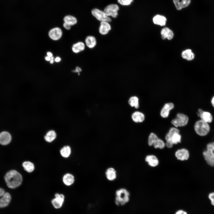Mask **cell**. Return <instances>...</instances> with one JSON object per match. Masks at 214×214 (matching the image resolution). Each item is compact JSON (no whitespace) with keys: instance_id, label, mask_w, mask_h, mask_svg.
<instances>
[{"instance_id":"6da1fadb","label":"cell","mask_w":214,"mask_h":214,"mask_svg":"<svg viewBox=\"0 0 214 214\" xmlns=\"http://www.w3.org/2000/svg\"><path fill=\"white\" fill-rule=\"evenodd\" d=\"M4 180L9 188L14 189L21 185L23 178L22 175L18 171L15 170H11L6 173Z\"/></svg>"},{"instance_id":"7a4b0ae2","label":"cell","mask_w":214,"mask_h":214,"mask_svg":"<svg viewBox=\"0 0 214 214\" xmlns=\"http://www.w3.org/2000/svg\"><path fill=\"white\" fill-rule=\"evenodd\" d=\"M180 131L175 128H171L165 137L166 141V146L168 148H171L173 144L180 143L181 136Z\"/></svg>"},{"instance_id":"3957f363","label":"cell","mask_w":214,"mask_h":214,"mask_svg":"<svg viewBox=\"0 0 214 214\" xmlns=\"http://www.w3.org/2000/svg\"><path fill=\"white\" fill-rule=\"evenodd\" d=\"M115 203L118 206L123 205L129 200L130 193L124 188H121L116 192Z\"/></svg>"},{"instance_id":"277c9868","label":"cell","mask_w":214,"mask_h":214,"mask_svg":"<svg viewBox=\"0 0 214 214\" xmlns=\"http://www.w3.org/2000/svg\"><path fill=\"white\" fill-rule=\"evenodd\" d=\"M207 148L203 153L204 158L209 165L214 166V142L207 144Z\"/></svg>"},{"instance_id":"5b68a950","label":"cell","mask_w":214,"mask_h":214,"mask_svg":"<svg viewBox=\"0 0 214 214\" xmlns=\"http://www.w3.org/2000/svg\"><path fill=\"white\" fill-rule=\"evenodd\" d=\"M194 129L196 132L200 136H205L209 132L210 127L208 123L202 120L197 121L194 126Z\"/></svg>"},{"instance_id":"8992f818","label":"cell","mask_w":214,"mask_h":214,"mask_svg":"<svg viewBox=\"0 0 214 214\" xmlns=\"http://www.w3.org/2000/svg\"><path fill=\"white\" fill-rule=\"evenodd\" d=\"M188 121V117L183 114L179 113L177 117L171 121V124L176 127H182L186 125Z\"/></svg>"},{"instance_id":"52a82bcc","label":"cell","mask_w":214,"mask_h":214,"mask_svg":"<svg viewBox=\"0 0 214 214\" xmlns=\"http://www.w3.org/2000/svg\"><path fill=\"white\" fill-rule=\"evenodd\" d=\"M11 196L7 192H5L2 188H0V208L7 207L11 200Z\"/></svg>"},{"instance_id":"ba28073f","label":"cell","mask_w":214,"mask_h":214,"mask_svg":"<svg viewBox=\"0 0 214 214\" xmlns=\"http://www.w3.org/2000/svg\"><path fill=\"white\" fill-rule=\"evenodd\" d=\"M92 14L97 20L100 21H111L110 18L108 16L104 11L97 9H94L92 11Z\"/></svg>"},{"instance_id":"9c48e42d","label":"cell","mask_w":214,"mask_h":214,"mask_svg":"<svg viewBox=\"0 0 214 214\" xmlns=\"http://www.w3.org/2000/svg\"><path fill=\"white\" fill-rule=\"evenodd\" d=\"M119 6L116 4H111L108 5L104 9V12L108 17L111 16L116 18L118 15Z\"/></svg>"},{"instance_id":"30bf717a","label":"cell","mask_w":214,"mask_h":214,"mask_svg":"<svg viewBox=\"0 0 214 214\" xmlns=\"http://www.w3.org/2000/svg\"><path fill=\"white\" fill-rule=\"evenodd\" d=\"M55 198L52 199L51 202L53 207L56 209H59L62 206L64 200V196L62 194L56 193Z\"/></svg>"},{"instance_id":"8fae6325","label":"cell","mask_w":214,"mask_h":214,"mask_svg":"<svg viewBox=\"0 0 214 214\" xmlns=\"http://www.w3.org/2000/svg\"><path fill=\"white\" fill-rule=\"evenodd\" d=\"M175 155L177 159L181 161L187 160L189 157L188 150L185 148L178 149L175 152Z\"/></svg>"},{"instance_id":"7c38bea8","label":"cell","mask_w":214,"mask_h":214,"mask_svg":"<svg viewBox=\"0 0 214 214\" xmlns=\"http://www.w3.org/2000/svg\"><path fill=\"white\" fill-rule=\"evenodd\" d=\"M62 30L59 27H55L51 29L48 32L50 38L54 40H59L62 36Z\"/></svg>"},{"instance_id":"4fadbf2b","label":"cell","mask_w":214,"mask_h":214,"mask_svg":"<svg viewBox=\"0 0 214 214\" xmlns=\"http://www.w3.org/2000/svg\"><path fill=\"white\" fill-rule=\"evenodd\" d=\"M12 137L9 133L3 131L0 133V144L2 145H7L10 143Z\"/></svg>"},{"instance_id":"5bb4252c","label":"cell","mask_w":214,"mask_h":214,"mask_svg":"<svg viewBox=\"0 0 214 214\" xmlns=\"http://www.w3.org/2000/svg\"><path fill=\"white\" fill-rule=\"evenodd\" d=\"M111 29V27L109 22L107 21H101L99 29L100 34L105 35L108 34Z\"/></svg>"},{"instance_id":"9a60e30c","label":"cell","mask_w":214,"mask_h":214,"mask_svg":"<svg viewBox=\"0 0 214 214\" xmlns=\"http://www.w3.org/2000/svg\"><path fill=\"white\" fill-rule=\"evenodd\" d=\"M174 108V105L171 103L165 104L162 108L160 113L161 116L163 118L168 117L170 111Z\"/></svg>"},{"instance_id":"2e32d148","label":"cell","mask_w":214,"mask_h":214,"mask_svg":"<svg viewBox=\"0 0 214 214\" xmlns=\"http://www.w3.org/2000/svg\"><path fill=\"white\" fill-rule=\"evenodd\" d=\"M174 4L178 10H181L182 8L188 6L191 2V0H173Z\"/></svg>"},{"instance_id":"e0dca14e","label":"cell","mask_w":214,"mask_h":214,"mask_svg":"<svg viewBox=\"0 0 214 214\" xmlns=\"http://www.w3.org/2000/svg\"><path fill=\"white\" fill-rule=\"evenodd\" d=\"M145 160L150 166L152 167L157 166L159 163V161L155 155H153L147 156L145 158Z\"/></svg>"},{"instance_id":"ac0fdd59","label":"cell","mask_w":214,"mask_h":214,"mask_svg":"<svg viewBox=\"0 0 214 214\" xmlns=\"http://www.w3.org/2000/svg\"><path fill=\"white\" fill-rule=\"evenodd\" d=\"M105 175L106 178L109 181H112L114 180L117 178L116 171L112 167L108 168L105 172Z\"/></svg>"},{"instance_id":"d6986e66","label":"cell","mask_w":214,"mask_h":214,"mask_svg":"<svg viewBox=\"0 0 214 214\" xmlns=\"http://www.w3.org/2000/svg\"><path fill=\"white\" fill-rule=\"evenodd\" d=\"M153 21L155 24L161 26H164L166 24V18L163 16L157 15L153 18Z\"/></svg>"},{"instance_id":"ffe728a7","label":"cell","mask_w":214,"mask_h":214,"mask_svg":"<svg viewBox=\"0 0 214 214\" xmlns=\"http://www.w3.org/2000/svg\"><path fill=\"white\" fill-rule=\"evenodd\" d=\"M162 38L163 39L167 38L169 40H171L174 37L173 32L169 28L165 27L162 29L161 32Z\"/></svg>"},{"instance_id":"44dd1931","label":"cell","mask_w":214,"mask_h":214,"mask_svg":"<svg viewBox=\"0 0 214 214\" xmlns=\"http://www.w3.org/2000/svg\"><path fill=\"white\" fill-rule=\"evenodd\" d=\"M131 118L135 122H141L144 120L145 116L142 113L137 111L133 113Z\"/></svg>"},{"instance_id":"7402d4cb","label":"cell","mask_w":214,"mask_h":214,"mask_svg":"<svg viewBox=\"0 0 214 214\" xmlns=\"http://www.w3.org/2000/svg\"><path fill=\"white\" fill-rule=\"evenodd\" d=\"M86 45L89 48H94L97 44L96 38L93 36H88L85 39Z\"/></svg>"},{"instance_id":"603a6c76","label":"cell","mask_w":214,"mask_h":214,"mask_svg":"<svg viewBox=\"0 0 214 214\" xmlns=\"http://www.w3.org/2000/svg\"><path fill=\"white\" fill-rule=\"evenodd\" d=\"M85 44L82 42H78L74 44L72 46L73 51L75 53H78L83 51L85 48Z\"/></svg>"},{"instance_id":"cb8c5ba5","label":"cell","mask_w":214,"mask_h":214,"mask_svg":"<svg viewBox=\"0 0 214 214\" xmlns=\"http://www.w3.org/2000/svg\"><path fill=\"white\" fill-rule=\"evenodd\" d=\"M75 181L74 176L71 174L67 173L63 177V181L66 185L70 186Z\"/></svg>"},{"instance_id":"d4e9b609","label":"cell","mask_w":214,"mask_h":214,"mask_svg":"<svg viewBox=\"0 0 214 214\" xmlns=\"http://www.w3.org/2000/svg\"><path fill=\"white\" fill-rule=\"evenodd\" d=\"M56 137V133L54 130H49L45 136V140L48 142H51L54 141Z\"/></svg>"},{"instance_id":"484cf974","label":"cell","mask_w":214,"mask_h":214,"mask_svg":"<svg viewBox=\"0 0 214 214\" xmlns=\"http://www.w3.org/2000/svg\"><path fill=\"white\" fill-rule=\"evenodd\" d=\"M182 56L183 59L188 61H191L194 59L195 55L192 52L191 50L188 49L182 52Z\"/></svg>"},{"instance_id":"4316f807","label":"cell","mask_w":214,"mask_h":214,"mask_svg":"<svg viewBox=\"0 0 214 214\" xmlns=\"http://www.w3.org/2000/svg\"><path fill=\"white\" fill-rule=\"evenodd\" d=\"M199 117L201 120L207 123L211 122L213 120L211 114L208 112L203 111Z\"/></svg>"},{"instance_id":"83f0119b","label":"cell","mask_w":214,"mask_h":214,"mask_svg":"<svg viewBox=\"0 0 214 214\" xmlns=\"http://www.w3.org/2000/svg\"><path fill=\"white\" fill-rule=\"evenodd\" d=\"M152 145L155 149H163L165 147L166 144L163 140L158 137L154 141Z\"/></svg>"},{"instance_id":"f1b7e54d","label":"cell","mask_w":214,"mask_h":214,"mask_svg":"<svg viewBox=\"0 0 214 214\" xmlns=\"http://www.w3.org/2000/svg\"><path fill=\"white\" fill-rule=\"evenodd\" d=\"M22 165L24 169L28 172H32L34 170V164L31 162L29 161H24Z\"/></svg>"},{"instance_id":"f546056e","label":"cell","mask_w":214,"mask_h":214,"mask_svg":"<svg viewBox=\"0 0 214 214\" xmlns=\"http://www.w3.org/2000/svg\"><path fill=\"white\" fill-rule=\"evenodd\" d=\"M64 23L71 26L75 24L77 22L76 18L74 17L68 15L65 16L64 18Z\"/></svg>"},{"instance_id":"4dcf8cb0","label":"cell","mask_w":214,"mask_h":214,"mask_svg":"<svg viewBox=\"0 0 214 214\" xmlns=\"http://www.w3.org/2000/svg\"><path fill=\"white\" fill-rule=\"evenodd\" d=\"M71 153V149L68 146H66L63 147L60 150L61 155L63 157L67 158L70 155Z\"/></svg>"},{"instance_id":"1f68e13d","label":"cell","mask_w":214,"mask_h":214,"mask_svg":"<svg viewBox=\"0 0 214 214\" xmlns=\"http://www.w3.org/2000/svg\"><path fill=\"white\" fill-rule=\"evenodd\" d=\"M128 103L132 107H134L136 108H138L139 107V99L136 96L131 97L128 100Z\"/></svg>"},{"instance_id":"d6a6232c","label":"cell","mask_w":214,"mask_h":214,"mask_svg":"<svg viewBox=\"0 0 214 214\" xmlns=\"http://www.w3.org/2000/svg\"><path fill=\"white\" fill-rule=\"evenodd\" d=\"M157 135L153 133H151L149 135L148 140V144L149 146L152 145L154 140L157 137Z\"/></svg>"},{"instance_id":"836d02e7","label":"cell","mask_w":214,"mask_h":214,"mask_svg":"<svg viewBox=\"0 0 214 214\" xmlns=\"http://www.w3.org/2000/svg\"><path fill=\"white\" fill-rule=\"evenodd\" d=\"M133 1V0H117L118 2L122 5H128Z\"/></svg>"},{"instance_id":"e575fe53","label":"cell","mask_w":214,"mask_h":214,"mask_svg":"<svg viewBox=\"0 0 214 214\" xmlns=\"http://www.w3.org/2000/svg\"><path fill=\"white\" fill-rule=\"evenodd\" d=\"M208 197L211 201L212 204L214 206V192L210 193Z\"/></svg>"},{"instance_id":"d590c367","label":"cell","mask_w":214,"mask_h":214,"mask_svg":"<svg viewBox=\"0 0 214 214\" xmlns=\"http://www.w3.org/2000/svg\"><path fill=\"white\" fill-rule=\"evenodd\" d=\"M174 214H188V213L185 210L180 209L177 211Z\"/></svg>"},{"instance_id":"8d00e7d4","label":"cell","mask_w":214,"mask_h":214,"mask_svg":"<svg viewBox=\"0 0 214 214\" xmlns=\"http://www.w3.org/2000/svg\"><path fill=\"white\" fill-rule=\"evenodd\" d=\"M63 26L67 30H69L71 28L70 26L65 23H63Z\"/></svg>"},{"instance_id":"74e56055","label":"cell","mask_w":214,"mask_h":214,"mask_svg":"<svg viewBox=\"0 0 214 214\" xmlns=\"http://www.w3.org/2000/svg\"><path fill=\"white\" fill-rule=\"evenodd\" d=\"M81 68L79 67H76L75 69L73 71L74 72L79 73L81 71Z\"/></svg>"},{"instance_id":"f35d334b","label":"cell","mask_w":214,"mask_h":214,"mask_svg":"<svg viewBox=\"0 0 214 214\" xmlns=\"http://www.w3.org/2000/svg\"><path fill=\"white\" fill-rule=\"evenodd\" d=\"M61 60V58L59 57H56L55 59H54V61L57 62H59Z\"/></svg>"},{"instance_id":"ab89813d","label":"cell","mask_w":214,"mask_h":214,"mask_svg":"<svg viewBox=\"0 0 214 214\" xmlns=\"http://www.w3.org/2000/svg\"><path fill=\"white\" fill-rule=\"evenodd\" d=\"M47 56L50 57H51L53 56V54H52L50 52H48L47 53Z\"/></svg>"},{"instance_id":"60d3db41","label":"cell","mask_w":214,"mask_h":214,"mask_svg":"<svg viewBox=\"0 0 214 214\" xmlns=\"http://www.w3.org/2000/svg\"><path fill=\"white\" fill-rule=\"evenodd\" d=\"M45 59L47 61H50L51 60V57L48 56H47L45 57Z\"/></svg>"},{"instance_id":"b9f144b4","label":"cell","mask_w":214,"mask_h":214,"mask_svg":"<svg viewBox=\"0 0 214 214\" xmlns=\"http://www.w3.org/2000/svg\"><path fill=\"white\" fill-rule=\"evenodd\" d=\"M211 103L213 106L214 107V96L212 98L211 100Z\"/></svg>"},{"instance_id":"7bdbcfd3","label":"cell","mask_w":214,"mask_h":214,"mask_svg":"<svg viewBox=\"0 0 214 214\" xmlns=\"http://www.w3.org/2000/svg\"><path fill=\"white\" fill-rule=\"evenodd\" d=\"M54 59H51V60L50 61V62L51 64H52L54 62Z\"/></svg>"},{"instance_id":"ee69618b","label":"cell","mask_w":214,"mask_h":214,"mask_svg":"<svg viewBox=\"0 0 214 214\" xmlns=\"http://www.w3.org/2000/svg\"><path fill=\"white\" fill-rule=\"evenodd\" d=\"M51 59H54V57L53 56L51 57Z\"/></svg>"}]
</instances>
